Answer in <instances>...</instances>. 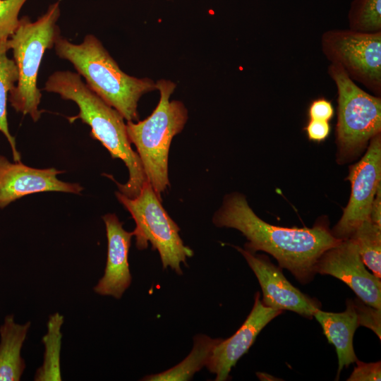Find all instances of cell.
Masks as SVG:
<instances>
[{"label": "cell", "mask_w": 381, "mask_h": 381, "mask_svg": "<svg viewBox=\"0 0 381 381\" xmlns=\"http://www.w3.org/2000/svg\"><path fill=\"white\" fill-rule=\"evenodd\" d=\"M305 131L310 140L322 142L329 136L331 127L329 121L309 119Z\"/></svg>", "instance_id": "cell-26"}, {"label": "cell", "mask_w": 381, "mask_h": 381, "mask_svg": "<svg viewBox=\"0 0 381 381\" xmlns=\"http://www.w3.org/2000/svg\"><path fill=\"white\" fill-rule=\"evenodd\" d=\"M56 54L71 62L89 88L117 110L127 121H138V103L145 93L157 90L155 83L124 73L102 42L87 35L80 44L60 37L54 44Z\"/></svg>", "instance_id": "cell-3"}, {"label": "cell", "mask_w": 381, "mask_h": 381, "mask_svg": "<svg viewBox=\"0 0 381 381\" xmlns=\"http://www.w3.org/2000/svg\"><path fill=\"white\" fill-rule=\"evenodd\" d=\"M102 219L107 238V258L104 275L93 290L97 294L119 299L131 283L128 252L133 234L123 229L115 214H107Z\"/></svg>", "instance_id": "cell-14"}, {"label": "cell", "mask_w": 381, "mask_h": 381, "mask_svg": "<svg viewBox=\"0 0 381 381\" xmlns=\"http://www.w3.org/2000/svg\"><path fill=\"white\" fill-rule=\"evenodd\" d=\"M60 13L58 1L49 5L35 21L23 16L6 41L18 72V81L9 92L8 101L16 111L30 115L35 122L42 114L39 109L42 93L37 87L39 68L45 52L53 48L61 37L57 25Z\"/></svg>", "instance_id": "cell-5"}, {"label": "cell", "mask_w": 381, "mask_h": 381, "mask_svg": "<svg viewBox=\"0 0 381 381\" xmlns=\"http://www.w3.org/2000/svg\"><path fill=\"white\" fill-rule=\"evenodd\" d=\"M362 158L349 167L346 180L351 190L342 216L332 230L339 240L349 238L370 213L377 188L381 186V133L373 136Z\"/></svg>", "instance_id": "cell-9"}, {"label": "cell", "mask_w": 381, "mask_h": 381, "mask_svg": "<svg viewBox=\"0 0 381 381\" xmlns=\"http://www.w3.org/2000/svg\"><path fill=\"white\" fill-rule=\"evenodd\" d=\"M353 302L358 325L370 329L381 339V309L365 303L358 297Z\"/></svg>", "instance_id": "cell-23"}, {"label": "cell", "mask_w": 381, "mask_h": 381, "mask_svg": "<svg viewBox=\"0 0 381 381\" xmlns=\"http://www.w3.org/2000/svg\"><path fill=\"white\" fill-rule=\"evenodd\" d=\"M159 102L152 113L143 121H128V139L136 148L147 181L158 197L169 186L168 159L171 143L180 133L188 120V110L179 100L170 101L176 84L166 79L156 83Z\"/></svg>", "instance_id": "cell-4"}, {"label": "cell", "mask_w": 381, "mask_h": 381, "mask_svg": "<svg viewBox=\"0 0 381 381\" xmlns=\"http://www.w3.org/2000/svg\"><path fill=\"white\" fill-rule=\"evenodd\" d=\"M221 339H212L204 334L195 336L191 352L182 362L164 372L147 375L142 380L181 381L191 379L195 373L206 366L214 347Z\"/></svg>", "instance_id": "cell-17"}, {"label": "cell", "mask_w": 381, "mask_h": 381, "mask_svg": "<svg viewBox=\"0 0 381 381\" xmlns=\"http://www.w3.org/2000/svg\"><path fill=\"white\" fill-rule=\"evenodd\" d=\"M43 90L78 105L79 113L68 117L69 122L80 119L87 124L92 138L99 141L112 158L124 162L128 180L124 184L115 183L120 193L128 198L136 197L147 181L140 159L131 147L123 116L92 91L78 73L56 71L48 78Z\"/></svg>", "instance_id": "cell-2"}, {"label": "cell", "mask_w": 381, "mask_h": 381, "mask_svg": "<svg viewBox=\"0 0 381 381\" xmlns=\"http://www.w3.org/2000/svg\"><path fill=\"white\" fill-rule=\"evenodd\" d=\"M15 322L13 315H6L0 327V381H19L25 368L21 349L30 327Z\"/></svg>", "instance_id": "cell-16"}, {"label": "cell", "mask_w": 381, "mask_h": 381, "mask_svg": "<svg viewBox=\"0 0 381 381\" xmlns=\"http://www.w3.org/2000/svg\"><path fill=\"white\" fill-rule=\"evenodd\" d=\"M334 108L330 101L320 97L310 104L308 114L309 119L329 121L334 116Z\"/></svg>", "instance_id": "cell-25"}, {"label": "cell", "mask_w": 381, "mask_h": 381, "mask_svg": "<svg viewBox=\"0 0 381 381\" xmlns=\"http://www.w3.org/2000/svg\"><path fill=\"white\" fill-rule=\"evenodd\" d=\"M64 316L59 313L50 315L47 322V332L42 337L44 345L43 363L36 371L35 381H61L60 353Z\"/></svg>", "instance_id": "cell-18"}, {"label": "cell", "mask_w": 381, "mask_h": 381, "mask_svg": "<svg viewBox=\"0 0 381 381\" xmlns=\"http://www.w3.org/2000/svg\"><path fill=\"white\" fill-rule=\"evenodd\" d=\"M349 29L365 33L381 32V0H353L348 12Z\"/></svg>", "instance_id": "cell-21"}, {"label": "cell", "mask_w": 381, "mask_h": 381, "mask_svg": "<svg viewBox=\"0 0 381 381\" xmlns=\"http://www.w3.org/2000/svg\"><path fill=\"white\" fill-rule=\"evenodd\" d=\"M356 366L348 381H375L381 380V362L364 363L358 359Z\"/></svg>", "instance_id": "cell-24"}, {"label": "cell", "mask_w": 381, "mask_h": 381, "mask_svg": "<svg viewBox=\"0 0 381 381\" xmlns=\"http://www.w3.org/2000/svg\"><path fill=\"white\" fill-rule=\"evenodd\" d=\"M56 168L37 169L19 162H10L0 155V208L25 195L41 192L80 194L83 188L75 183L59 180L63 173Z\"/></svg>", "instance_id": "cell-12"}, {"label": "cell", "mask_w": 381, "mask_h": 381, "mask_svg": "<svg viewBox=\"0 0 381 381\" xmlns=\"http://www.w3.org/2000/svg\"><path fill=\"white\" fill-rule=\"evenodd\" d=\"M356 245L365 266L381 277V227L370 219L364 221L350 238Z\"/></svg>", "instance_id": "cell-20"}, {"label": "cell", "mask_w": 381, "mask_h": 381, "mask_svg": "<svg viewBox=\"0 0 381 381\" xmlns=\"http://www.w3.org/2000/svg\"><path fill=\"white\" fill-rule=\"evenodd\" d=\"M28 0H0V42L7 40L17 28L19 13Z\"/></svg>", "instance_id": "cell-22"}, {"label": "cell", "mask_w": 381, "mask_h": 381, "mask_svg": "<svg viewBox=\"0 0 381 381\" xmlns=\"http://www.w3.org/2000/svg\"><path fill=\"white\" fill-rule=\"evenodd\" d=\"M320 44L330 63L339 65L352 80L374 95L381 96V32L329 30L322 34Z\"/></svg>", "instance_id": "cell-8"}, {"label": "cell", "mask_w": 381, "mask_h": 381, "mask_svg": "<svg viewBox=\"0 0 381 381\" xmlns=\"http://www.w3.org/2000/svg\"><path fill=\"white\" fill-rule=\"evenodd\" d=\"M212 222L219 227L241 231L248 240L244 249L253 253L264 251L270 254L281 268L290 271L301 284L312 281L318 258L341 241L332 236L324 220L311 228L270 224L258 217L245 196L237 192L224 197Z\"/></svg>", "instance_id": "cell-1"}, {"label": "cell", "mask_w": 381, "mask_h": 381, "mask_svg": "<svg viewBox=\"0 0 381 381\" xmlns=\"http://www.w3.org/2000/svg\"><path fill=\"white\" fill-rule=\"evenodd\" d=\"M327 73L337 90V161L345 164L381 133V97L359 87L338 64L330 63Z\"/></svg>", "instance_id": "cell-6"}, {"label": "cell", "mask_w": 381, "mask_h": 381, "mask_svg": "<svg viewBox=\"0 0 381 381\" xmlns=\"http://www.w3.org/2000/svg\"><path fill=\"white\" fill-rule=\"evenodd\" d=\"M346 303V310L342 313L325 312L318 309L313 315L322 326L328 342L335 347L338 358L336 380L339 379L344 367H349L357 360L353 338L359 325L353 300L347 299Z\"/></svg>", "instance_id": "cell-15"}, {"label": "cell", "mask_w": 381, "mask_h": 381, "mask_svg": "<svg viewBox=\"0 0 381 381\" xmlns=\"http://www.w3.org/2000/svg\"><path fill=\"white\" fill-rule=\"evenodd\" d=\"M115 195L135 222L133 234L137 248L145 249L150 243L152 249L158 251L163 268L169 267L182 274L181 265H186L187 258L193 252L183 244L180 228L163 207L151 184L146 181L135 198H128L119 191Z\"/></svg>", "instance_id": "cell-7"}, {"label": "cell", "mask_w": 381, "mask_h": 381, "mask_svg": "<svg viewBox=\"0 0 381 381\" xmlns=\"http://www.w3.org/2000/svg\"><path fill=\"white\" fill-rule=\"evenodd\" d=\"M316 274L333 276L351 288L365 303L381 309V280L369 272L356 243L347 238L325 251L315 266Z\"/></svg>", "instance_id": "cell-10"}, {"label": "cell", "mask_w": 381, "mask_h": 381, "mask_svg": "<svg viewBox=\"0 0 381 381\" xmlns=\"http://www.w3.org/2000/svg\"><path fill=\"white\" fill-rule=\"evenodd\" d=\"M370 220L381 227V186L378 187L372 203Z\"/></svg>", "instance_id": "cell-27"}, {"label": "cell", "mask_w": 381, "mask_h": 381, "mask_svg": "<svg viewBox=\"0 0 381 381\" xmlns=\"http://www.w3.org/2000/svg\"><path fill=\"white\" fill-rule=\"evenodd\" d=\"M282 312L265 306L259 292L255 294L253 307L243 325L231 337L222 339L210 354L206 367L216 375V381L229 378L231 368L248 352L261 330Z\"/></svg>", "instance_id": "cell-13"}, {"label": "cell", "mask_w": 381, "mask_h": 381, "mask_svg": "<svg viewBox=\"0 0 381 381\" xmlns=\"http://www.w3.org/2000/svg\"><path fill=\"white\" fill-rule=\"evenodd\" d=\"M256 375L258 377V378L261 380H274L272 378L276 379V377H272L271 375H269L265 373H257Z\"/></svg>", "instance_id": "cell-28"}, {"label": "cell", "mask_w": 381, "mask_h": 381, "mask_svg": "<svg viewBox=\"0 0 381 381\" xmlns=\"http://www.w3.org/2000/svg\"><path fill=\"white\" fill-rule=\"evenodd\" d=\"M6 41L0 42V131L11 146L13 160L19 162L21 155L16 148L15 138L9 131L6 111L8 95L18 81V72L13 59L7 56Z\"/></svg>", "instance_id": "cell-19"}, {"label": "cell", "mask_w": 381, "mask_h": 381, "mask_svg": "<svg viewBox=\"0 0 381 381\" xmlns=\"http://www.w3.org/2000/svg\"><path fill=\"white\" fill-rule=\"evenodd\" d=\"M244 257L261 286L262 303L277 310H290L311 319L321 303L294 286L284 275L281 267L265 255H256L235 246Z\"/></svg>", "instance_id": "cell-11"}]
</instances>
